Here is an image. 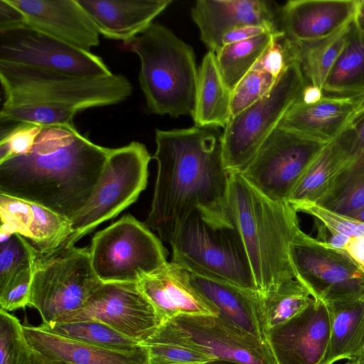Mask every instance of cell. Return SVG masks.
<instances>
[{
    "label": "cell",
    "instance_id": "40",
    "mask_svg": "<svg viewBox=\"0 0 364 364\" xmlns=\"http://www.w3.org/2000/svg\"><path fill=\"white\" fill-rule=\"evenodd\" d=\"M34 272V261L16 271L0 286V306L11 311L28 306Z\"/></svg>",
    "mask_w": 364,
    "mask_h": 364
},
{
    "label": "cell",
    "instance_id": "38",
    "mask_svg": "<svg viewBox=\"0 0 364 364\" xmlns=\"http://www.w3.org/2000/svg\"><path fill=\"white\" fill-rule=\"evenodd\" d=\"M277 78L269 73L253 68L232 92L230 117L238 114L262 98L272 88Z\"/></svg>",
    "mask_w": 364,
    "mask_h": 364
},
{
    "label": "cell",
    "instance_id": "13",
    "mask_svg": "<svg viewBox=\"0 0 364 364\" xmlns=\"http://www.w3.org/2000/svg\"><path fill=\"white\" fill-rule=\"evenodd\" d=\"M291 255L299 277L313 299L325 304L364 299V272L345 252L299 230Z\"/></svg>",
    "mask_w": 364,
    "mask_h": 364
},
{
    "label": "cell",
    "instance_id": "47",
    "mask_svg": "<svg viewBox=\"0 0 364 364\" xmlns=\"http://www.w3.org/2000/svg\"><path fill=\"white\" fill-rule=\"evenodd\" d=\"M323 97V90L321 88L307 84L303 89L299 101L306 105H311L318 102Z\"/></svg>",
    "mask_w": 364,
    "mask_h": 364
},
{
    "label": "cell",
    "instance_id": "8",
    "mask_svg": "<svg viewBox=\"0 0 364 364\" xmlns=\"http://www.w3.org/2000/svg\"><path fill=\"white\" fill-rule=\"evenodd\" d=\"M307 84L299 64L291 62L262 98L230 117L222 133L225 165L230 174L245 169L287 111L300 99Z\"/></svg>",
    "mask_w": 364,
    "mask_h": 364
},
{
    "label": "cell",
    "instance_id": "12",
    "mask_svg": "<svg viewBox=\"0 0 364 364\" xmlns=\"http://www.w3.org/2000/svg\"><path fill=\"white\" fill-rule=\"evenodd\" d=\"M326 145L278 126L241 173L267 197L288 202L297 181Z\"/></svg>",
    "mask_w": 364,
    "mask_h": 364
},
{
    "label": "cell",
    "instance_id": "27",
    "mask_svg": "<svg viewBox=\"0 0 364 364\" xmlns=\"http://www.w3.org/2000/svg\"><path fill=\"white\" fill-rule=\"evenodd\" d=\"M231 96L215 53L208 51L198 68L196 105L191 116L195 126L224 129L231 117Z\"/></svg>",
    "mask_w": 364,
    "mask_h": 364
},
{
    "label": "cell",
    "instance_id": "20",
    "mask_svg": "<svg viewBox=\"0 0 364 364\" xmlns=\"http://www.w3.org/2000/svg\"><path fill=\"white\" fill-rule=\"evenodd\" d=\"M27 26L73 47L91 52L100 33L77 0H8Z\"/></svg>",
    "mask_w": 364,
    "mask_h": 364
},
{
    "label": "cell",
    "instance_id": "17",
    "mask_svg": "<svg viewBox=\"0 0 364 364\" xmlns=\"http://www.w3.org/2000/svg\"><path fill=\"white\" fill-rule=\"evenodd\" d=\"M279 6L264 0H198L191 14L201 41L216 54L223 48V37L237 28L258 26L280 31Z\"/></svg>",
    "mask_w": 364,
    "mask_h": 364
},
{
    "label": "cell",
    "instance_id": "6",
    "mask_svg": "<svg viewBox=\"0 0 364 364\" xmlns=\"http://www.w3.org/2000/svg\"><path fill=\"white\" fill-rule=\"evenodd\" d=\"M190 273L257 291L240 235L224 210L193 211L170 243Z\"/></svg>",
    "mask_w": 364,
    "mask_h": 364
},
{
    "label": "cell",
    "instance_id": "18",
    "mask_svg": "<svg viewBox=\"0 0 364 364\" xmlns=\"http://www.w3.org/2000/svg\"><path fill=\"white\" fill-rule=\"evenodd\" d=\"M136 283L162 323L181 315H218L217 308L193 284L191 273L175 262H166Z\"/></svg>",
    "mask_w": 364,
    "mask_h": 364
},
{
    "label": "cell",
    "instance_id": "52",
    "mask_svg": "<svg viewBox=\"0 0 364 364\" xmlns=\"http://www.w3.org/2000/svg\"><path fill=\"white\" fill-rule=\"evenodd\" d=\"M349 362L350 364H364V348L354 360Z\"/></svg>",
    "mask_w": 364,
    "mask_h": 364
},
{
    "label": "cell",
    "instance_id": "15",
    "mask_svg": "<svg viewBox=\"0 0 364 364\" xmlns=\"http://www.w3.org/2000/svg\"><path fill=\"white\" fill-rule=\"evenodd\" d=\"M85 320L104 323L142 345L162 323L136 282H102L82 308L60 322Z\"/></svg>",
    "mask_w": 364,
    "mask_h": 364
},
{
    "label": "cell",
    "instance_id": "30",
    "mask_svg": "<svg viewBox=\"0 0 364 364\" xmlns=\"http://www.w3.org/2000/svg\"><path fill=\"white\" fill-rule=\"evenodd\" d=\"M282 37V31L264 33L224 46L215 54L223 79L231 92L254 68L267 48Z\"/></svg>",
    "mask_w": 364,
    "mask_h": 364
},
{
    "label": "cell",
    "instance_id": "44",
    "mask_svg": "<svg viewBox=\"0 0 364 364\" xmlns=\"http://www.w3.org/2000/svg\"><path fill=\"white\" fill-rule=\"evenodd\" d=\"M26 26L21 12L8 0H0V32Z\"/></svg>",
    "mask_w": 364,
    "mask_h": 364
},
{
    "label": "cell",
    "instance_id": "26",
    "mask_svg": "<svg viewBox=\"0 0 364 364\" xmlns=\"http://www.w3.org/2000/svg\"><path fill=\"white\" fill-rule=\"evenodd\" d=\"M331 331L327 352L322 364L354 360L364 348V299L326 304Z\"/></svg>",
    "mask_w": 364,
    "mask_h": 364
},
{
    "label": "cell",
    "instance_id": "4",
    "mask_svg": "<svg viewBox=\"0 0 364 364\" xmlns=\"http://www.w3.org/2000/svg\"><path fill=\"white\" fill-rule=\"evenodd\" d=\"M227 212L243 242L257 291L291 279L301 282L291 255L301 228L297 212L288 202L267 197L241 173H233Z\"/></svg>",
    "mask_w": 364,
    "mask_h": 364
},
{
    "label": "cell",
    "instance_id": "24",
    "mask_svg": "<svg viewBox=\"0 0 364 364\" xmlns=\"http://www.w3.org/2000/svg\"><path fill=\"white\" fill-rule=\"evenodd\" d=\"M355 109L353 97H326L306 105L295 102L278 126L327 144L343 129Z\"/></svg>",
    "mask_w": 364,
    "mask_h": 364
},
{
    "label": "cell",
    "instance_id": "39",
    "mask_svg": "<svg viewBox=\"0 0 364 364\" xmlns=\"http://www.w3.org/2000/svg\"><path fill=\"white\" fill-rule=\"evenodd\" d=\"M0 286L18 269L33 262L37 251L15 233L0 245Z\"/></svg>",
    "mask_w": 364,
    "mask_h": 364
},
{
    "label": "cell",
    "instance_id": "9",
    "mask_svg": "<svg viewBox=\"0 0 364 364\" xmlns=\"http://www.w3.org/2000/svg\"><path fill=\"white\" fill-rule=\"evenodd\" d=\"M151 159L139 141L112 149L100 181L85 205L70 220L72 235L60 247H72L101 223L116 218L146 188Z\"/></svg>",
    "mask_w": 364,
    "mask_h": 364
},
{
    "label": "cell",
    "instance_id": "41",
    "mask_svg": "<svg viewBox=\"0 0 364 364\" xmlns=\"http://www.w3.org/2000/svg\"><path fill=\"white\" fill-rule=\"evenodd\" d=\"M146 346L150 358L178 363L203 364L214 360L206 353L181 343L165 340H148Z\"/></svg>",
    "mask_w": 364,
    "mask_h": 364
},
{
    "label": "cell",
    "instance_id": "35",
    "mask_svg": "<svg viewBox=\"0 0 364 364\" xmlns=\"http://www.w3.org/2000/svg\"><path fill=\"white\" fill-rule=\"evenodd\" d=\"M19 320L0 309V364H28L31 346Z\"/></svg>",
    "mask_w": 364,
    "mask_h": 364
},
{
    "label": "cell",
    "instance_id": "43",
    "mask_svg": "<svg viewBox=\"0 0 364 364\" xmlns=\"http://www.w3.org/2000/svg\"><path fill=\"white\" fill-rule=\"evenodd\" d=\"M287 65L280 38L264 53L254 66L278 77Z\"/></svg>",
    "mask_w": 364,
    "mask_h": 364
},
{
    "label": "cell",
    "instance_id": "5",
    "mask_svg": "<svg viewBox=\"0 0 364 364\" xmlns=\"http://www.w3.org/2000/svg\"><path fill=\"white\" fill-rule=\"evenodd\" d=\"M126 47L139 58V81L149 112L192 116L198 75L193 48L154 23Z\"/></svg>",
    "mask_w": 364,
    "mask_h": 364
},
{
    "label": "cell",
    "instance_id": "2",
    "mask_svg": "<svg viewBox=\"0 0 364 364\" xmlns=\"http://www.w3.org/2000/svg\"><path fill=\"white\" fill-rule=\"evenodd\" d=\"M111 150L74 124L43 127L28 152L0 161V193L70 219L92 196Z\"/></svg>",
    "mask_w": 364,
    "mask_h": 364
},
{
    "label": "cell",
    "instance_id": "19",
    "mask_svg": "<svg viewBox=\"0 0 364 364\" xmlns=\"http://www.w3.org/2000/svg\"><path fill=\"white\" fill-rule=\"evenodd\" d=\"M0 217V242L17 233L43 255L60 247L73 233L70 219L40 204L1 193Z\"/></svg>",
    "mask_w": 364,
    "mask_h": 364
},
{
    "label": "cell",
    "instance_id": "32",
    "mask_svg": "<svg viewBox=\"0 0 364 364\" xmlns=\"http://www.w3.org/2000/svg\"><path fill=\"white\" fill-rule=\"evenodd\" d=\"M341 215L350 216L364 206V166L339 165L325 195L316 203Z\"/></svg>",
    "mask_w": 364,
    "mask_h": 364
},
{
    "label": "cell",
    "instance_id": "23",
    "mask_svg": "<svg viewBox=\"0 0 364 364\" xmlns=\"http://www.w3.org/2000/svg\"><path fill=\"white\" fill-rule=\"evenodd\" d=\"M29 346L54 359L70 364H149L146 346L133 352L107 349L73 340L40 326H23Z\"/></svg>",
    "mask_w": 364,
    "mask_h": 364
},
{
    "label": "cell",
    "instance_id": "3",
    "mask_svg": "<svg viewBox=\"0 0 364 364\" xmlns=\"http://www.w3.org/2000/svg\"><path fill=\"white\" fill-rule=\"evenodd\" d=\"M1 122L70 124L80 112L119 104L132 93L123 75H71L0 60Z\"/></svg>",
    "mask_w": 364,
    "mask_h": 364
},
{
    "label": "cell",
    "instance_id": "54",
    "mask_svg": "<svg viewBox=\"0 0 364 364\" xmlns=\"http://www.w3.org/2000/svg\"><path fill=\"white\" fill-rule=\"evenodd\" d=\"M357 104L364 105V92L353 97Z\"/></svg>",
    "mask_w": 364,
    "mask_h": 364
},
{
    "label": "cell",
    "instance_id": "49",
    "mask_svg": "<svg viewBox=\"0 0 364 364\" xmlns=\"http://www.w3.org/2000/svg\"><path fill=\"white\" fill-rule=\"evenodd\" d=\"M353 22L358 32L364 36V0H358Z\"/></svg>",
    "mask_w": 364,
    "mask_h": 364
},
{
    "label": "cell",
    "instance_id": "22",
    "mask_svg": "<svg viewBox=\"0 0 364 364\" xmlns=\"http://www.w3.org/2000/svg\"><path fill=\"white\" fill-rule=\"evenodd\" d=\"M100 34L127 46L143 33L171 0H77Z\"/></svg>",
    "mask_w": 364,
    "mask_h": 364
},
{
    "label": "cell",
    "instance_id": "48",
    "mask_svg": "<svg viewBox=\"0 0 364 364\" xmlns=\"http://www.w3.org/2000/svg\"><path fill=\"white\" fill-rule=\"evenodd\" d=\"M28 364H70L65 361L54 359L31 348Z\"/></svg>",
    "mask_w": 364,
    "mask_h": 364
},
{
    "label": "cell",
    "instance_id": "25",
    "mask_svg": "<svg viewBox=\"0 0 364 364\" xmlns=\"http://www.w3.org/2000/svg\"><path fill=\"white\" fill-rule=\"evenodd\" d=\"M194 287L218 310V315L264 343L259 319V292L191 273Z\"/></svg>",
    "mask_w": 364,
    "mask_h": 364
},
{
    "label": "cell",
    "instance_id": "10",
    "mask_svg": "<svg viewBox=\"0 0 364 364\" xmlns=\"http://www.w3.org/2000/svg\"><path fill=\"white\" fill-rule=\"evenodd\" d=\"M90 250L95 273L102 282H136L167 262L168 251L144 223L123 215L95 234Z\"/></svg>",
    "mask_w": 364,
    "mask_h": 364
},
{
    "label": "cell",
    "instance_id": "16",
    "mask_svg": "<svg viewBox=\"0 0 364 364\" xmlns=\"http://www.w3.org/2000/svg\"><path fill=\"white\" fill-rule=\"evenodd\" d=\"M330 331L327 305L311 298L301 312L271 328L267 340L277 364H322Z\"/></svg>",
    "mask_w": 364,
    "mask_h": 364
},
{
    "label": "cell",
    "instance_id": "11",
    "mask_svg": "<svg viewBox=\"0 0 364 364\" xmlns=\"http://www.w3.org/2000/svg\"><path fill=\"white\" fill-rule=\"evenodd\" d=\"M149 340L177 342L202 351L214 360L277 364L269 345L220 315L174 317L162 323Z\"/></svg>",
    "mask_w": 364,
    "mask_h": 364
},
{
    "label": "cell",
    "instance_id": "55",
    "mask_svg": "<svg viewBox=\"0 0 364 364\" xmlns=\"http://www.w3.org/2000/svg\"><path fill=\"white\" fill-rule=\"evenodd\" d=\"M343 364H350V363L349 361H348V362H346V363H345Z\"/></svg>",
    "mask_w": 364,
    "mask_h": 364
},
{
    "label": "cell",
    "instance_id": "50",
    "mask_svg": "<svg viewBox=\"0 0 364 364\" xmlns=\"http://www.w3.org/2000/svg\"><path fill=\"white\" fill-rule=\"evenodd\" d=\"M203 364H245V363H242L232 361V360H228L216 359V360H213L208 361Z\"/></svg>",
    "mask_w": 364,
    "mask_h": 364
},
{
    "label": "cell",
    "instance_id": "34",
    "mask_svg": "<svg viewBox=\"0 0 364 364\" xmlns=\"http://www.w3.org/2000/svg\"><path fill=\"white\" fill-rule=\"evenodd\" d=\"M337 168V156L332 142H330L301 175L291 191L288 203H317L327 192Z\"/></svg>",
    "mask_w": 364,
    "mask_h": 364
},
{
    "label": "cell",
    "instance_id": "31",
    "mask_svg": "<svg viewBox=\"0 0 364 364\" xmlns=\"http://www.w3.org/2000/svg\"><path fill=\"white\" fill-rule=\"evenodd\" d=\"M311 298L306 287L297 279L284 282L264 293L259 292L260 324L266 336L271 328L304 309Z\"/></svg>",
    "mask_w": 364,
    "mask_h": 364
},
{
    "label": "cell",
    "instance_id": "29",
    "mask_svg": "<svg viewBox=\"0 0 364 364\" xmlns=\"http://www.w3.org/2000/svg\"><path fill=\"white\" fill-rule=\"evenodd\" d=\"M326 97H350L364 92V36L350 24L347 40L323 87Z\"/></svg>",
    "mask_w": 364,
    "mask_h": 364
},
{
    "label": "cell",
    "instance_id": "1",
    "mask_svg": "<svg viewBox=\"0 0 364 364\" xmlns=\"http://www.w3.org/2000/svg\"><path fill=\"white\" fill-rule=\"evenodd\" d=\"M155 141L157 176L144 223L170 244L196 210L226 209L230 173L219 128L156 129Z\"/></svg>",
    "mask_w": 364,
    "mask_h": 364
},
{
    "label": "cell",
    "instance_id": "28",
    "mask_svg": "<svg viewBox=\"0 0 364 364\" xmlns=\"http://www.w3.org/2000/svg\"><path fill=\"white\" fill-rule=\"evenodd\" d=\"M350 24L332 36L316 41L296 42L281 38L287 64L298 63L308 83L323 90L331 70L344 48Z\"/></svg>",
    "mask_w": 364,
    "mask_h": 364
},
{
    "label": "cell",
    "instance_id": "42",
    "mask_svg": "<svg viewBox=\"0 0 364 364\" xmlns=\"http://www.w3.org/2000/svg\"><path fill=\"white\" fill-rule=\"evenodd\" d=\"M15 124L13 127L1 131L0 161L28 152L43 127L29 123Z\"/></svg>",
    "mask_w": 364,
    "mask_h": 364
},
{
    "label": "cell",
    "instance_id": "53",
    "mask_svg": "<svg viewBox=\"0 0 364 364\" xmlns=\"http://www.w3.org/2000/svg\"><path fill=\"white\" fill-rule=\"evenodd\" d=\"M149 364H188V363H178L167 362V361H164V360L150 358Z\"/></svg>",
    "mask_w": 364,
    "mask_h": 364
},
{
    "label": "cell",
    "instance_id": "7",
    "mask_svg": "<svg viewBox=\"0 0 364 364\" xmlns=\"http://www.w3.org/2000/svg\"><path fill=\"white\" fill-rule=\"evenodd\" d=\"M102 283L92 268L89 248L37 252L28 306L37 309L43 324L58 323L82 308Z\"/></svg>",
    "mask_w": 364,
    "mask_h": 364
},
{
    "label": "cell",
    "instance_id": "14",
    "mask_svg": "<svg viewBox=\"0 0 364 364\" xmlns=\"http://www.w3.org/2000/svg\"><path fill=\"white\" fill-rule=\"evenodd\" d=\"M0 60L71 75L112 74L99 56L27 25L0 32Z\"/></svg>",
    "mask_w": 364,
    "mask_h": 364
},
{
    "label": "cell",
    "instance_id": "37",
    "mask_svg": "<svg viewBox=\"0 0 364 364\" xmlns=\"http://www.w3.org/2000/svg\"><path fill=\"white\" fill-rule=\"evenodd\" d=\"M298 212L312 216L317 224L329 233H340L350 237L364 239V223L339 214L314 202L289 203Z\"/></svg>",
    "mask_w": 364,
    "mask_h": 364
},
{
    "label": "cell",
    "instance_id": "46",
    "mask_svg": "<svg viewBox=\"0 0 364 364\" xmlns=\"http://www.w3.org/2000/svg\"><path fill=\"white\" fill-rule=\"evenodd\" d=\"M345 252L364 272V239L350 237Z\"/></svg>",
    "mask_w": 364,
    "mask_h": 364
},
{
    "label": "cell",
    "instance_id": "36",
    "mask_svg": "<svg viewBox=\"0 0 364 364\" xmlns=\"http://www.w3.org/2000/svg\"><path fill=\"white\" fill-rule=\"evenodd\" d=\"M332 144L340 162L364 166V105L355 102V112Z\"/></svg>",
    "mask_w": 364,
    "mask_h": 364
},
{
    "label": "cell",
    "instance_id": "33",
    "mask_svg": "<svg viewBox=\"0 0 364 364\" xmlns=\"http://www.w3.org/2000/svg\"><path fill=\"white\" fill-rule=\"evenodd\" d=\"M41 328L60 336L90 345L122 352H133L144 345L97 321L42 323Z\"/></svg>",
    "mask_w": 364,
    "mask_h": 364
},
{
    "label": "cell",
    "instance_id": "45",
    "mask_svg": "<svg viewBox=\"0 0 364 364\" xmlns=\"http://www.w3.org/2000/svg\"><path fill=\"white\" fill-rule=\"evenodd\" d=\"M267 33L275 32L272 31L267 28L258 26H245L239 27L228 32L223 37V47L228 44L250 39Z\"/></svg>",
    "mask_w": 364,
    "mask_h": 364
},
{
    "label": "cell",
    "instance_id": "51",
    "mask_svg": "<svg viewBox=\"0 0 364 364\" xmlns=\"http://www.w3.org/2000/svg\"><path fill=\"white\" fill-rule=\"evenodd\" d=\"M350 217L359 220L362 223H364V206L351 215Z\"/></svg>",
    "mask_w": 364,
    "mask_h": 364
},
{
    "label": "cell",
    "instance_id": "21",
    "mask_svg": "<svg viewBox=\"0 0 364 364\" xmlns=\"http://www.w3.org/2000/svg\"><path fill=\"white\" fill-rule=\"evenodd\" d=\"M358 0H290L279 6V30L296 42L322 40L347 27Z\"/></svg>",
    "mask_w": 364,
    "mask_h": 364
}]
</instances>
